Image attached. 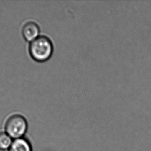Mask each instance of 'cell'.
Instances as JSON below:
<instances>
[{"instance_id":"5","label":"cell","mask_w":151,"mask_h":151,"mask_svg":"<svg viewBox=\"0 0 151 151\" xmlns=\"http://www.w3.org/2000/svg\"><path fill=\"white\" fill-rule=\"evenodd\" d=\"M12 141L13 139L5 131H0V150L8 151Z\"/></svg>"},{"instance_id":"1","label":"cell","mask_w":151,"mask_h":151,"mask_svg":"<svg viewBox=\"0 0 151 151\" xmlns=\"http://www.w3.org/2000/svg\"><path fill=\"white\" fill-rule=\"evenodd\" d=\"M53 51L52 41L46 35H39L29 43V53L36 61L43 62L47 60L53 54Z\"/></svg>"},{"instance_id":"2","label":"cell","mask_w":151,"mask_h":151,"mask_svg":"<svg viewBox=\"0 0 151 151\" xmlns=\"http://www.w3.org/2000/svg\"><path fill=\"white\" fill-rule=\"evenodd\" d=\"M27 129L28 123L27 119L19 114L10 115L4 124V131L13 140L24 137Z\"/></svg>"},{"instance_id":"4","label":"cell","mask_w":151,"mask_h":151,"mask_svg":"<svg viewBox=\"0 0 151 151\" xmlns=\"http://www.w3.org/2000/svg\"><path fill=\"white\" fill-rule=\"evenodd\" d=\"M8 151H33V149L29 140L22 137L14 139Z\"/></svg>"},{"instance_id":"3","label":"cell","mask_w":151,"mask_h":151,"mask_svg":"<svg viewBox=\"0 0 151 151\" xmlns=\"http://www.w3.org/2000/svg\"><path fill=\"white\" fill-rule=\"evenodd\" d=\"M21 31L24 38L27 41H31L39 36L40 28L36 22L28 21L23 25Z\"/></svg>"}]
</instances>
